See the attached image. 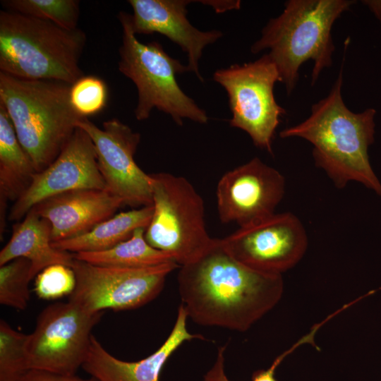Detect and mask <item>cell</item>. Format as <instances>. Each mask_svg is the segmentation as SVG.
Returning <instances> with one entry per match:
<instances>
[{
  "instance_id": "obj_15",
  "label": "cell",
  "mask_w": 381,
  "mask_h": 381,
  "mask_svg": "<svg viewBox=\"0 0 381 381\" xmlns=\"http://www.w3.org/2000/svg\"><path fill=\"white\" fill-rule=\"evenodd\" d=\"M132 7L131 26L134 33L157 32L178 44L187 54L188 71L202 82L199 60L206 46L223 35L220 30L201 31L187 18L188 0H129Z\"/></svg>"
},
{
  "instance_id": "obj_21",
  "label": "cell",
  "mask_w": 381,
  "mask_h": 381,
  "mask_svg": "<svg viewBox=\"0 0 381 381\" xmlns=\"http://www.w3.org/2000/svg\"><path fill=\"white\" fill-rule=\"evenodd\" d=\"M145 228H138L129 238L110 249L73 253V258L95 265L125 268L149 267L175 262L167 253L151 246L145 238Z\"/></svg>"
},
{
  "instance_id": "obj_7",
  "label": "cell",
  "mask_w": 381,
  "mask_h": 381,
  "mask_svg": "<svg viewBox=\"0 0 381 381\" xmlns=\"http://www.w3.org/2000/svg\"><path fill=\"white\" fill-rule=\"evenodd\" d=\"M150 175L153 214L145 238L179 266L184 265L202 255L214 240L205 226L203 200L183 176L166 172Z\"/></svg>"
},
{
  "instance_id": "obj_2",
  "label": "cell",
  "mask_w": 381,
  "mask_h": 381,
  "mask_svg": "<svg viewBox=\"0 0 381 381\" xmlns=\"http://www.w3.org/2000/svg\"><path fill=\"white\" fill-rule=\"evenodd\" d=\"M342 68L327 96L312 106L309 117L284 129L279 136L298 137L310 143L315 164L337 188L356 181L381 195V183L368 154L374 140L375 110L354 113L347 108L341 92Z\"/></svg>"
},
{
  "instance_id": "obj_27",
  "label": "cell",
  "mask_w": 381,
  "mask_h": 381,
  "mask_svg": "<svg viewBox=\"0 0 381 381\" xmlns=\"http://www.w3.org/2000/svg\"><path fill=\"white\" fill-rule=\"evenodd\" d=\"M35 291L44 300H54L71 295L75 289L76 279L73 270L68 266L50 265L35 277Z\"/></svg>"
},
{
  "instance_id": "obj_16",
  "label": "cell",
  "mask_w": 381,
  "mask_h": 381,
  "mask_svg": "<svg viewBox=\"0 0 381 381\" xmlns=\"http://www.w3.org/2000/svg\"><path fill=\"white\" fill-rule=\"evenodd\" d=\"M123 201L106 189H78L47 198L33 210L51 224L52 242L84 234L111 217Z\"/></svg>"
},
{
  "instance_id": "obj_18",
  "label": "cell",
  "mask_w": 381,
  "mask_h": 381,
  "mask_svg": "<svg viewBox=\"0 0 381 381\" xmlns=\"http://www.w3.org/2000/svg\"><path fill=\"white\" fill-rule=\"evenodd\" d=\"M51 233L50 223L30 210L20 222L13 226L11 237L0 251V266L14 259L25 258L31 263V280L52 265L71 267L73 254L55 248Z\"/></svg>"
},
{
  "instance_id": "obj_17",
  "label": "cell",
  "mask_w": 381,
  "mask_h": 381,
  "mask_svg": "<svg viewBox=\"0 0 381 381\" xmlns=\"http://www.w3.org/2000/svg\"><path fill=\"white\" fill-rule=\"evenodd\" d=\"M188 315L179 306L175 323L162 344L152 354L137 361H126L111 355L93 335L82 368L98 381H159L160 374L171 356L186 341L202 339L187 329Z\"/></svg>"
},
{
  "instance_id": "obj_11",
  "label": "cell",
  "mask_w": 381,
  "mask_h": 381,
  "mask_svg": "<svg viewBox=\"0 0 381 381\" xmlns=\"http://www.w3.org/2000/svg\"><path fill=\"white\" fill-rule=\"evenodd\" d=\"M229 253L258 272L282 275L296 265L308 248L300 219L291 212L274 213L256 223L239 227L220 238Z\"/></svg>"
},
{
  "instance_id": "obj_10",
  "label": "cell",
  "mask_w": 381,
  "mask_h": 381,
  "mask_svg": "<svg viewBox=\"0 0 381 381\" xmlns=\"http://www.w3.org/2000/svg\"><path fill=\"white\" fill-rule=\"evenodd\" d=\"M179 267L175 262L142 268L104 267L74 258L76 284L68 301L91 313L135 309L154 300L169 274Z\"/></svg>"
},
{
  "instance_id": "obj_13",
  "label": "cell",
  "mask_w": 381,
  "mask_h": 381,
  "mask_svg": "<svg viewBox=\"0 0 381 381\" xmlns=\"http://www.w3.org/2000/svg\"><path fill=\"white\" fill-rule=\"evenodd\" d=\"M285 192V179L276 169L254 157L222 175L216 189L217 207L222 223L239 227L275 213Z\"/></svg>"
},
{
  "instance_id": "obj_12",
  "label": "cell",
  "mask_w": 381,
  "mask_h": 381,
  "mask_svg": "<svg viewBox=\"0 0 381 381\" xmlns=\"http://www.w3.org/2000/svg\"><path fill=\"white\" fill-rule=\"evenodd\" d=\"M93 142L97 164L107 189L131 207L152 205V178L135 163L140 134L117 119L99 128L87 118L76 123Z\"/></svg>"
},
{
  "instance_id": "obj_3",
  "label": "cell",
  "mask_w": 381,
  "mask_h": 381,
  "mask_svg": "<svg viewBox=\"0 0 381 381\" xmlns=\"http://www.w3.org/2000/svg\"><path fill=\"white\" fill-rule=\"evenodd\" d=\"M351 0H289L277 17L271 18L260 38L250 48L255 54L269 49L288 95L294 90L301 66L313 61L311 83L332 64L334 45L332 28L335 20L354 4Z\"/></svg>"
},
{
  "instance_id": "obj_28",
  "label": "cell",
  "mask_w": 381,
  "mask_h": 381,
  "mask_svg": "<svg viewBox=\"0 0 381 381\" xmlns=\"http://www.w3.org/2000/svg\"><path fill=\"white\" fill-rule=\"evenodd\" d=\"M18 381H98L95 378H82L75 375H64L46 370L30 369Z\"/></svg>"
},
{
  "instance_id": "obj_20",
  "label": "cell",
  "mask_w": 381,
  "mask_h": 381,
  "mask_svg": "<svg viewBox=\"0 0 381 381\" xmlns=\"http://www.w3.org/2000/svg\"><path fill=\"white\" fill-rule=\"evenodd\" d=\"M152 214V205L121 212L84 234L52 242V246L58 250L71 253L106 250L129 238L137 229H146Z\"/></svg>"
},
{
  "instance_id": "obj_6",
  "label": "cell",
  "mask_w": 381,
  "mask_h": 381,
  "mask_svg": "<svg viewBox=\"0 0 381 381\" xmlns=\"http://www.w3.org/2000/svg\"><path fill=\"white\" fill-rule=\"evenodd\" d=\"M118 18L123 31L118 66L136 86V119H147L157 108L179 126H182L183 119L206 123L209 118L205 111L181 90L176 80L177 74L188 71L186 65L171 57L158 42H140L132 29L131 15L121 11Z\"/></svg>"
},
{
  "instance_id": "obj_25",
  "label": "cell",
  "mask_w": 381,
  "mask_h": 381,
  "mask_svg": "<svg viewBox=\"0 0 381 381\" xmlns=\"http://www.w3.org/2000/svg\"><path fill=\"white\" fill-rule=\"evenodd\" d=\"M108 91L106 83L95 75H83L71 85L70 101L83 118L97 114L106 106Z\"/></svg>"
},
{
  "instance_id": "obj_8",
  "label": "cell",
  "mask_w": 381,
  "mask_h": 381,
  "mask_svg": "<svg viewBox=\"0 0 381 381\" xmlns=\"http://www.w3.org/2000/svg\"><path fill=\"white\" fill-rule=\"evenodd\" d=\"M213 80L227 93L230 126L247 133L255 146L272 154L274 135L286 110L274 98V87L281 78L269 55L218 69Z\"/></svg>"
},
{
  "instance_id": "obj_29",
  "label": "cell",
  "mask_w": 381,
  "mask_h": 381,
  "mask_svg": "<svg viewBox=\"0 0 381 381\" xmlns=\"http://www.w3.org/2000/svg\"><path fill=\"white\" fill-rule=\"evenodd\" d=\"M381 21V1H363Z\"/></svg>"
},
{
  "instance_id": "obj_14",
  "label": "cell",
  "mask_w": 381,
  "mask_h": 381,
  "mask_svg": "<svg viewBox=\"0 0 381 381\" xmlns=\"http://www.w3.org/2000/svg\"><path fill=\"white\" fill-rule=\"evenodd\" d=\"M87 188L107 187L93 142L85 131L77 127L54 161L35 174L28 188L12 205L8 219H21L35 205L50 197Z\"/></svg>"
},
{
  "instance_id": "obj_5",
  "label": "cell",
  "mask_w": 381,
  "mask_h": 381,
  "mask_svg": "<svg viewBox=\"0 0 381 381\" xmlns=\"http://www.w3.org/2000/svg\"><path fill=\"white\" fill-rule=\"evenodd\" d=\"M85 32L14 11H0V71L27 80L73 84L83 73L79 61Z\"/></svg>"
},
{
  "instance_id": "obj_23",
  "label": "cell",
  "mask_w": 381,
  "mask_h": 381,
  "mask_svg": "<svg viewBox=\"0 0 381 381\" xmlns=\"http://www.w3.org/2000/svg\"><path fill=\"white\" fill-rule=\"evenodd\" d=\"M29 334L0 321V381H18L28 371L27 344Z\"/></svg>"
},
{
  "instance_id": "obj_19",
  "label": "cell",
  "mask_w": 381,
  "mask_h": 381,
  "mask_svg": "<svg viewBox=\"0 0 381 381\" xmlns=\"http://www.w3.org/2000/svg\"><path fill=\"white\" fill-rule=\"evenodd\" d=\"M32 162L20 145L5 107L0 103V231H4L6 202H16L35 174Z\"/></svg>"
},
{
  "instance_id": "obj_22",
  "label": "cell",
  "mask_w": 381,
  "mask_h": 381,
  "mask_svg": "<svg viewBox=\"0 0 381 381\" xmlns=\"http://www.w3.org/2000/svg\"><path fill=\"white\" fill-rule=\"evenodd\" d=\"M1 4L11 11L48 20L66 29L78 28L79 1L5 0Z\"/></svg>"
},
{
  "instance_id": "obj_9",
  "label": "cell",
  "mask_w": 381,
  "mask_h": 381,
  "mask_svg": "<svg viewBox=\"0 0 381 381\" xmlns=\"http://www.w3.org/2000/svg\"><path fill=\"white\" fill-rule=\"evenodd\" d=\"M103 314L87 311L69 301L47 306L29 334L28 369L75 375L87 358L91 331Z\"/></svg>"
},
{
  "instance_id": "obj_4",
  "label": "cell",
  "mask_w": 381,
  "mask_h": 381,
  "mask_svg": "<svg viewBox=\"0 0 381 381\" xmlns=\"http://www.w3.org/2000/svg\"><path fill=\"white\" fill-rule=\"evenodd\" d=\"M71 86L0 71V103L37 173L54 161L76 129V123L83 119L71 105Z\"/></svg>"
},
{
  "instance_id": "obj_1",
  "label": "cell",
  "mask_w": 381,
  "mask_h": 381,
  "mask_svg": "<svg viewBox=\"0 0 381 381\" xmlns=\"http://www.w3.org/2000/svg\"><path fill=\"white\" fill-rule=\"evenodd\" d=\"M177 283L181 304L194 322L242 332L274 308L284 293L282 275L246 266L220 238L179 267Z\"/></svg>"
},
{
  "instance_id": "obj_24",
  "label": "cell",
  "mask_w": 381,
  "mask_h": 381,
  "mask_svg": "<svg viewBox=\"0 0 381 381\" xmlns=\"http://www.w3.org/2000/svg\"><path fill=\"white\" fill-rule=\"evenodd\" d=\"M31 263L25 258L0 266V303L25 310L30 300L28 288Z\"/></svg>"
},
{
  "instance_id": "obj_26",
  "label": "cell",
  "mask_w": 381,
  "mask_h": 381,
  "mask_svg": "<svg viewBox=\"0 0 381 381\" xmlns=\"http://www.w3.org/2000/svg\"><path fill=\"white\" fill-rule=\"evenodd\" d=\"M329 319L326 318L322 322L315 324L310 331L298 340L291 347L277 356L271 365L266 370H258L252 375V381H277L275 372L283 360L297 348L305 344H310L317 347L314 338L318 329ZM226 346H219L217 349L215 361L211 368L205 373L203 381H231L225 373V351Z\"/></svg>"
}]
</instances>
